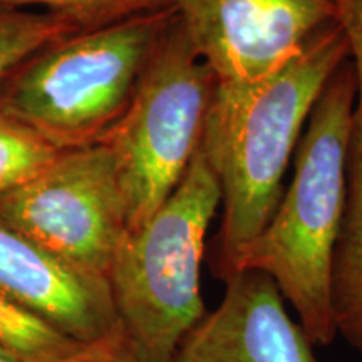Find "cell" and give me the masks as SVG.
Here are the masks:
<instances>
[{
    "instance_id": "cell-1",
    "label": "cell",
    "mask_w": 362,
    "mask_h": 362,
    "mask_svg": "<svg viewBox=\"0 0 362 362\" xmlns=\"http://www.w3.org/2000/svg\"><path fill=\"white\" fill-rule=\"evenodd\" d=\"M349 57L337 22L264 79L216 84L200 149L221 193L211 272L226 282L274 215L284 176L325 84Z\"/></svg>"
},
{
    "instance_id": "cell-2",
    "label": "cell",
    "mask_w": 362,
    "mask_h": 362,
    "mask_svg": "<svg viewBox=\"0 0 362 362\" xmlns=\"http://www.w3.org/2000/svg\"><path fill=\"white\" fill-rule=\"evenodd\" d=\"M354 107L356 76L346 59L312 107L292 160L291 183L238 265V272H262L274 280L307 337L319 346L337 337L330 265L346 205Z\"/></svg>"
},
{
    "instance_id": "cell-3",
    "label": "cell",
    "mask_w": 362,
    "mask_h": 362,
    "mask_svg": "<svg viewBox=\"0 0 362 362\" xmlns=\"http://www.w3.org/2000/svg\"><path fill=\"white\" fill-rule=\"evenodd\" d=\"M173 7L54 40L0 88V112L59 151L99 143L133 101Z\"/></svg>"
},
{
    "instance_id": "cell-4",
    "label": "cell",
    "mask_w": 362,
    "mask_h": 362,
    "mask_svg": "<svg viewBox=\"0 0 362 362\" xmlns=\"http://www.w3.org/2000/svg\"><path fill=\"white\" fill-rule=\"evenodd\" d=\"M220 205V185L198 149L168 200L117 248L107 282L126 341L143 362H168L208 312L200 269Z\"/></svg>"
},
{
    "instance_id": "cell-5",
    "label": "cell",
    "mask_w": 362,
    "mask_h": 362,
    "mask_svg": "<svg viewBox=\"0 0 362 362\" xmlns=\"http://www.w3.org/2000/svg\"><path fill=\"white\" fill-rule=\"evenodd\" d=\"M215 74L173 11L168 29L121 119L101 139L116 158L129 232L168 200L200 149Z\"/></svg>"
},
{
    "instance_id": "cell-6",
    "label": "cell",
    "mask_w": 362,
    "mask_h": 362,
    "mask_svg": "<svg viewBox=\"0 0 362 362\" xmlns=\"http://www.w3.org/2000/svg\"><path fill=\"white\" fill-rule=\"evenodd\" d=\"M0 221L76 269L107 279L129 232L116 158L106 143L66 149L0 197Z\"/></svg>"
},
{
    "instance_id": "cell-7",
    "label": "cell",
    "mask_w": 362,
    "mask_h": 362,
    "mask_svg": "<svg viewBox=\"0 0 362 362\" xmlns=\"http://www.w3.org/2000/svg\"><path fill=\"white\" fill-rule=\"evenodd\" d=\"M173 11L223 86L267 78L336 22L332 0H173Z\"/></svg>"
},
{
    "instance_id": "cell-8",
    "label": "cell",
    "mask_w": 362,
    "mask_h": 362,
    "mask_svg": "<svg viewBox=\"0 0 362 362\" xmlns=\"http://www.w3.org/2000/svg\"><path fill=\"white\" fill-rule=\"evenodd\" d=\"M0 293L88 346L124 339L107 279L90 275L0 221Z\"/></svg>"
},
{
    "instance_id": "cell-9",
    "label": "cell",
    "mask_w": 362,
    "mask_h": 362,
    "mask_svg": "<svg viewBox=\"0 0 362 362\" xmlns=\"http://www.w3.org/2000/svg\"><path fill=\"white\" fill-rule=\"evenodd\" d=\"M225 285L220 305L188 330L168 362H317L274 280L242 270Z\"/></svg>"
},
{
    "instance_id": "cell-10",
    "label": "cell",
    "mask_w": 362,
    "mask_h": 362,
    "mask_svg": "<svg viewBox=\"0 0 362 362\" xmlns=\"http://www.w3.org/2000/svg\"><path fill=\"white\" fill-rule=\"evenodd\" d=\"M330 310L336 334L362 354V126L347 151L346 205L330 265Z\"/></svg>"
},
{
    "instance_id": "cell-11",
    "label": "cell",
    "mask_w": 362,
    "mask_h": 362,
    "mask_svg": "<svg viewBox=\"0 0 362 362\" xmlns=\"http://www.w3.org/2000/svg\"><path fill=\"white\" fill-rule=\"evenodd\" d=\"M96 346L78 342L0 293V351L19 362H74Z\"/></svg>"
},
{
    "instance_id": "cell-12",
    "label": "cell",
    "mask_w": 362,
    "mask_h": 362,
    "mask_svg": "<svg viewBox=\"0 0 362 362\" xmlns=\"http://www.w3.org/2000/svg\"><path fill=\"white\" fill-rule=\"evenodd\" d=\"M76 33L71 22L54 13L0 6V88L30 56Z\"/></svg>"
},
{
    "instance_id": "cell-13",
    "label": "cell",
    "mask_w": 362,
    "mask_h": 362,
    "mask_svg": "<svg viewBox=\"0 0 362 362\" xmlns=\"http://www.w3.org/2000/svg\"><path fill=\"white\" fill-rule=\"evenodd\" d=\"M59 153L33 129L0 112V197L37 176Z\"/></svg>"
},
{
    "instance_id": "cell-14",
    "label": "cell",
    "mask_w": 362,
    "mask_h": 362,
    "mask_svg": "<svg viewBox=\"0 0 362 362\" xmlns=\"http://www.w3.org/2000/svg\"><path fill=\"white\" fill-rule=\"evenodd\" d=\"M2 7H44L71 22L79 33L173 7V0H0Z\"/></svg>"
},
{
    "instance_id": "cell-15",
    "label": "cell",
    "mask_w": 362,
    "mask_h": 362,
    "mask_svg": "<svg viewBox=\"0 0 362 362\" xmlns=\"http://www.w3.org/2000/svg\"><path fill=\"white\" fill-rule=\"evenodd\" d=\"M336 22L341 27L356 76L354 124L362 126V0H332Z\"/></svg>"
},
{
    "instance_id": "cell-16",
    "label": "cell",
    "mask_w": 362,
    "mask_h": 362,
    "mask_svg": "<svg viewBox=\"0 0 362 362\" xmlns=\"http://www.w3.org/2000/svg\"><path fill=\"white\" fill-rule=\"evenodd\" d=\"M74 362H143L133 351L128 341L121 339L117 342L101 344L93 347L88 354Z\"/></svg>"
},
{
    "instance_id": "cell-17",
    "label": "cell",
    "mask_w": 362,
    "mask_h": 362,
    "mask_svg": "<svg viewBox=\"0 0 362 362\" xmlns=\"http://www.w3.org/2000/svg\"><path fill=\"white\" fill-rule=\"evenodd\" d=\"M0 362H19V361L13 359V357L6 354V352H4V351H0Z\"/></svg>"
}]
</instances>
